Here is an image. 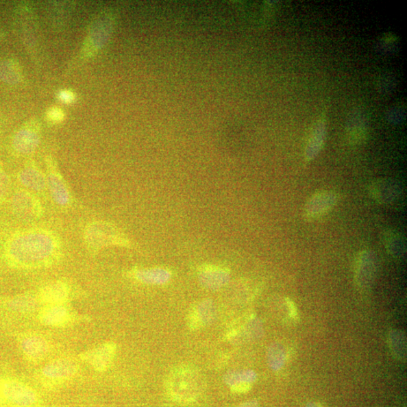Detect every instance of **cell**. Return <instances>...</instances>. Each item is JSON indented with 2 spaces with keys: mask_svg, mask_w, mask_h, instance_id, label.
<instances>
[{
  "mask_svg": "<svg viewBox=\"0 0 407 407\" xmlns=\"http://www.w3.org/2000/svg\"><path fill=\"white\" fill-rule=\"evenodd\" d=\"M47 116L51 122L57 123L64 119V114L62 110L54 108L49 110Z\"/></svg>",
  "mask_w": 407,
  "mask_h": 407,
  "instance_id": "obj_24",
  "label": "cell"
},
{
  "mask_svg": "<svg viewBox=\"0 0 407 407\" xmlns=\"http://www.w3.org/2000/svg\"><path fill=\"white\" fill-rule=\"evenodd\" d=\"M347 138L354 145H361L367 140L368 127L366 119L360 112L354 113L346 127Z\"/></svg>",
  "mask_w": 407,
  "mask_h": 407,
  "instance_id": "obj_18",
  "label": "cell"
},
{
  "mask_svg": "<svg viewBox=\"0 0 407 407\" xmlns=\"http://www.w3.org/2000/svg\"><path fill=\"white\" fill-rule=\"evenodd\" d=\"M18 180L27 190L36 193L47 190V177L34 164L26 166L18 175Z\"/></svg>",
  "mask_w": 407,
  "mask_h": 407,
  "instance_id": "obj_17",
  "label": "cell"
},
{
  "mask_svg": "<svg viewBox=\"0 0 407 407\" xmlns=\"http://www.w3.org/2000/svg\"><path fill=\"white\" fill-rule=\"evenodd\" d=\"M40 142V130L36 124H29L22 127L14 135L12 146L21 155L32 154L39 146Z\"/></svg>",
  "mask_w": 407,
  "mask_h": 407,
  "instance_id": "obj_12",
  "label": "cell"
},
{
  "mask_svg": "<svg viewBox=\"0 0 407 407\" xmlns=\"http://www.w3.org/2000/svg\"><path fill=\"white\" fill-rule=\"evenodd\" d=\"M384 243L392 258H401L406 254V240L401 233L394 230L387 231L384 233Z\"/></svg>",
  "mask_w": 407,
  "mask_h": 407,
  "instance_id": "obj_19",
  "label": "cell"
},
{
  "mask_svg": "<svg viewBox=\"0 0 407 407\" xmlns=\"http://www.w3.org/2000/svg\"><path fill=\"white\" fill-rule=\"evenodd\" d=\"M84 241L88 251L95 254L110 246L127 247L130 241L115 226L103 221H94L87 225Z\"/></svg>",
  "mask_w": 407,
  "mask_h": 407,
  "instance_id": "obj_4",
  "label": "cell"
},
{
  "mask_svg": "<svg viewBox=\"0 0 407 407\" xmlns=\"http://www.w3.org/2000/svg\"><path fill=\"white\" fill-rule=\"evenodd\" d=\"M44 325L51 327H63L70 323L72 314L64 304L44 306L38 316Z\"/></svg>",
  "mask_w": 407,
  "mask_h": 407,
  "instance_id": "obj_16",
  "label": "cell"
},
{
  "mask_svg": "<svg viewBox=\"0 0 407 407\" xmlns=\"http://www.w3.org/2000/svg\"><path fill=\"white\" fill-rule=\"evenodd\" d=\"M251 388V384L248 382H239L233 384L232 386V391L235 393H245L250 391Z\"/></svg>",
  "mask_w": 407,
  "mask_h": 407,
  "instance_id": "obj_25",
  "label": "cell"
},
{
  "mask_svg": "<svg viewBox=\"0 0 407 407\" xmlns=\"http://www.w3.org/2000/svg\"><path fill=\"white\" fill-rule=\"evenodd\" d=\"M0 79L5 82L15 84L21 79V72L16 64L10 60L0 63Z\"/></svg>",
  "mask_w": 407,
  "mask_h": 407,
  "instance_id": "obj_20",
  "label": "cell"
},
{
  "mask_svg": "<svg viewBox=\"0 0 407 407\" xmlns=\"http://www.w3.org/2000/svg\"><path fill=\"white\" fill-rule=\"evenodd\" d=\"M40 398L27 384L12 378L0 377V407H40Z\"/></svg>",
  "mask_w": 407,
  "mask_h": 407,
  "instance_id": "obj_3",
  "label": "cell"
},
{
  "mask_svg": "<svg viewBox=\"0 0 407 407\" xmlns=\"http://www.w3.org/2000/svg\"><path fill=\"white\" fill-rule=\"evenodd\" d=\"M369 194L381 205H391L397 201L402 194L401 186L391 179H378L369 185Z\"/></svg>",
  "mask_w": 407,
  "mask_h": 407,
  "instance_id": "obj_11",
  "label": "cell"
},
{
  "mask_svg": "<svg viewBox=\"0 0 407 407\" xmlns=\"http://www.w3.org/2000/svg\"><path fill=\"white\" fill-rule=\"evenodd\" d=\"M74 95L70 90H64L60 95V99L65 103H71L74 99Z\"/></svg>",
  "mask_w": 407,
  "mask_h": 407,
  "instance_id": "obj_26",
  "label": "cell"
},
{
  "mask_svg": "<svg viewBox=\"0 0 407 407\" xmlns=\"http://www.w3.org/2000/svg\"><path fill=\"white\" fill-rule=\"evenodd\" d=\"M286 304H288L289 310L291 312V316L293 317V318H296L297 316V311L295 305H294L291 299L286 300Z\"/></svg>",
  "mask_w": 407,
  "mask_h": 407,
  "instance_id": "obj_27",
  "label": "cell"
},
{
  "mask_svg": "<svg viewBox=\"0 0 407 407\" xmlns=\"http://www.w3.org/2000/svg\"><path fill=\"white\" fill-rule=\"evenodd\" d=\"M327 137V120L325 116H321L317 121L307 142L305 158L310 162L319 155Z\"/></svg>",
  "mask_w": 407,
  "mask_h": 407,
  "instance_id": "obj_15",
  "label": "cell"
},
{
  "mask_svg": "<svg viewBox=\"0 0 407 407\" xmlns=\"http://www.w3.org/2000/svg\"><path fill=\"white\" fill-rule=\"evenodd\" d=\"M389 344L392 352L399 358H404L406 354V338L401 332L392 331L389 335Z\"/></svg>",
  "mask_w": 407,
  "mask_h": 407,
  "instance_id": "obj_21",
  "label": "cell"
},
{
  "mask_svg": "<svg viewBox=\"0 0 407 407\" xmlns=\"http://www.w3.org/2000/svg\"><path fill=\"white\" fill-rule=\"evenodd\" d=\"M12 208L15 214L25 220H36L43 214L39 199L27 190H20L12 198Z\"/></svg>",
  "mask_w": 407,
  "mask_h": 407,
  "instance_id": "obj_7",
  "label": "cell"
},
{
  "mask_svg": "<svg viewBox=\"0 0 407 407\" xmlns=\"http://www.w3.org/2000/svg\"><path fill=\"white\" fill-rule=\"evenodd\" d=\"M47 186L53 201L60 207H69L72 203V195L69 187L52 158L47 160Z\"/></svg>",
  "mask_w": 407,
  "mask_h": 407,
  "instance_id": "obj_6",
  "label": "cell"
},
{
  "mask_svg": "<svg viewBox=\"0 0 407 407\" xmlns=\"http://www.w3.org/2000/svg\"><path fill=\"white\" fill-rule=\"evenodd\" d=\"M376 262L374 254L368 250L358 255L356 264V281L361 288H367L374 281Z\"/></svg>",
  "mask_w": 407,
  "mask_h": 407,
  "instance_id": "obj_13",
  "label": "cell"
},
{
  "mask_svg": "<svg viewBox=\"0 0 407 407\" xmlns=\"http://www.w3.org/2000/svg\"><path fill=\"white\" fill-rule=\"evenodd\" d=\"M79 371L77 361L70 358H59L45 366L40 371V380L45 386H60L73 379Z\"/></svg>",
  "mask_w": 407,
  "mask_h": 407,
  "instance_id": "obj_5",
  "label": "cell"
},
{
  "mask_svg": "<svg viewBox=\"0 0 407 407\" xmlns=\"http://www.w3.org/2000/svg\"><path fill=\"white\" fill-rule=\"evenodd\" d=\"M19 345L23 354L29 361H40L47 358L50 352L47 339L35 334L21 336Z\"/></svg>",
  "mask_w": 407,
  "mask_h": 407,
  "instance_id": "obj_10",
  "label": "cell"
},
{
  "mask_svg": "<svg viewBox=\"0 0 407 407\" xmlns=\"http://www.w3.org/2000/svg\"><path fill=\"white\" fill-rule=\"evenodd\" d=\"M62 254V243L56 234L40 228L13 234L4 247L6 262L19 269L50 267L58 262Z\"/></svg>",
  "mask_w": 407,
  "mask_h": 407,
  "instance_id": "obj_1",
  "label": "cell"
},
{
  "mask_svg": "<svg viewBox=\"0 0 407 407\" xmlns=\"http://www.w3.org/2000/svg\"><path fill=\"white\" fill-rule=\"evenodd\" d=\"M188 323L192 330H197L202 326V320L197 308H193L188 314Z\"/></svg>",
  "mask_w": 407,
  "mask_h": 407,
  "instance_id": "obj_23",
  "label": "cell"
},
{
  "mask_svg": "<svg viewBox=\"0 0 407 407\" xmlns=\"http://www.w3.org/2000/svg\"><path fill=\"white\" fill-rule=\"evenodd\" d=\"M206 380L199 369L190 365L173 368L166 380V389L173 401L191 404L206 388Z\"/></svg>",
  "mask_w": 407,
  "mask_h": 407,
  "instance_id": "obj_2",
  "label": "cell"
},
{
  "mask_svg": "<svg viewBox=\"0 0 407 407\" xmlns=\"http://www.w3.org/2000/svg\"><path fill=\"white\" fill-rule=\"evenodd\" d=\"M11 188L10 179L4 170L0 169V203L5 201Z\"/></svg>",
  "mask_w": 407,
  "mask_h": 407,
  "instance_id": "obj_22",
  "label": "cell"
},
{
  "mask_svg": "<svg viewBox=\"0 0 407 407\" xmlns=\"http://www.w3.org/2000/svg\"><path fill=\"white\" fill-rule=\"evenodd\" d=\"M116 345L113 343H106L95 347L82 354L81 358L87 362L95 371H108L116 357Z\"/></svg>",
  "mask_w": 407,
  "mask_h": 407,
  "instance_id": "obj_9",
  "label": "cell"
},
{
  "mask_svg": "<svg viewBox=\"0 0 407 407\" xmlns=\"http://www.w3.org/2000/svg\"><path fill=\"white\" fill-rule=\"evenodd\" d=\"M70 293L67 284L57 281L42 286L38 293L37 299L44 306L62 305L69 299Z\"/></svg>",
  "mask_w": 407,
  "mask_h": 407,
  "instance_id": "obj_14",
  "label": "cell"
},
{
  "mask_svg": "<svg viewBox=\"0 0 407 407\" xmlns=\"http://www.w3.org/2000/svg\"><path fill=\"white\" fill-rule=\"evenodd\" d=\"M338 195L332 191H321L308 200L304 210L307 220H315L333 209L338 201Z\"/></svg>",
  "mask_w": 407,
  "mask_h": 407,
  "instance_id": "obj_8",
  "label": "cell"
}]
</instances>
